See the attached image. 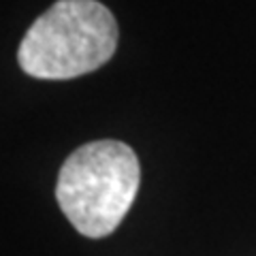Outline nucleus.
<instances>
[{"instance_id": "f257e3e1", "label": "nucleus", "mask_w": 256, "mask_h": 256, "mask_svg": "<svg viewBox=\"0 0 256 256\" xmlns=\"http://www.w3.org/2000/svg\"><path fill=\"white\" fill-rule=\"evenodd\" d=\"M141 182L139 158L122 141H94L64 160L56 198L84 237L111 235L134 203Z\"/></svg>"}, {"instance_id": "f03ea898", "label": "nucleus", "mask_w": 256, "mask_h": 256, "mask_svg": "<svg viewBox=\"0 0 256 256\" xmlns=\"http://www.w3.org/2000/svg\"><path fill=\"white\" fill-rule=\"evenodd\" d=\"M118 47V24L98 0H58L30 26L18 50L36 79H75L100 68Z\"/></svg>"}]
</instances>
